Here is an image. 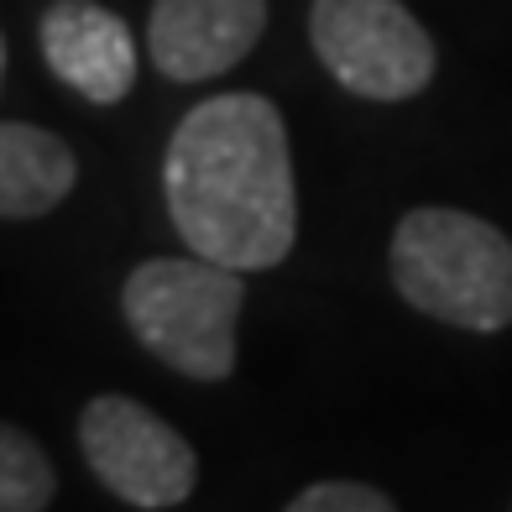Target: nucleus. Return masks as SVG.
<instances>
[{
  "label": "nucleus",
  "instance_id": "nucleus-1",
  "mask_svg": "<svg viewBox=\"0 0 512 512\" xmlns=\"http://www.w3.org/2000/svg\"><path fill=\"white\" fill-rule=\"evenodd\" d=\"M162 194L189 251L236 272L277 267L298 236L283 110L246 89L199 100L162 157Z\"/></svg>",
  "mask_w": 512,
  "mask_h": 512
},
{
  "label": "nucleus",
  "instance_id": "nucleus-2",
  "mask_svg": "<svg viewBox=\"0 0 512 512\" xmlns=\"http://www.w3.org/2000/svg\"><path fill=\"white\" fill-rule=\"evenodd\" d=\"M392 288L403 304L471 335L512 324V241L492 220L450 204H418L392 230Z\"/></svg>",
  "mask_w": 512,
  "mask_h": 512
},
{
  "label": "nucleus",
  "instance_id": "nucleus-3",
  "mask_svg": "<svg viewBox=\"0 0 512 512\" xmlns=\"http://www.w3.org/2000/svg\"><path fill=\"white\" fill-rule=\"evenodd\" d=\"M246 283L209 256H152L131 267L121 314L147 351L194 382H225L236 371V324Z\"/></svg>",
  "mask_w": 512,
  "mask_h": 512
},
{
  "label": "nucleus",
  "instance_id": "nucleus-4",
  "mask_svg": "<svg viewBox=\"0 0 512 512\" xmlns=\"http://www.w3.org/2000/svg\"><path fill=\"white\" fill-rule=\"evenodd\" d=\"M309 42L330 79L361 100L398 105L434 84V37L403 0H314Z\"/></svg>",
  "mask_w": 512,
  "mask_h": 512
},
{
  "label": "nucleus",
  "instance_id": "nucleus-5",
  "mask_svg": "<svg viewBox=\"0 0 512 512\" xmlns=\"http://www.w3.org/2000/svg\"><path fill=\"white\" fill-rule=\"evenodd\" d=\"M79 450L110 497L142 512L178 507L199 486V455L168 418L126 392H100L79 413Z\"/></svg>",
  "mask_w": 512,
  "mask_h": 512
},
{
  "label": "nucleus",
  "instance_id": "nucleus-6",
  "mask_svg": "<svg viewBox=\"0 0 512 512\" xmlns=\"http://www.w3.org/2000/svg\"><path fill=\"white\" fill-rule=\"evenodd\" d=\"M267 27V0H152L147 53L173 84H204L236 68Z\"/></svg>",
  "mask_w": 512,
  "mask_h": 512
},
{
  "label": "nucleus",
  "instance_id": "nucleus-7",
  "mask_svg": "<svg viewBox=\"0 0 512 512\" xmlns=\"http://www.w3.org/2000/svg\"><path fill=\"white\" fill-rule=\"evenodd\" d=\"M42 58L89 105H121L136 84V37L100 0H53L42 11Z\"/></svg>",
  "mask_w": 512,
  "mask_h": 512
},
{
  "label": "nucleus",
  "instance_id": "nucleus-8",
  "mask_svg": "<svg viewBox=\"0 0 512 512\" xmlns=\"http://www.w3.org/2000/svg\"><path fill=\"white\" fill-rule=\"evenodd\" d=\"M79 183V157L63 136L0 121V220H37L58 209Z\"/></svg>",
  "mask_w": 512,
  "mask_h": 512
},
{
  "label": "nucleus",
  "instance_id": "nucleus-9",
  "mask_svg": "<svg viewBox=\"0 0 512 512\" xmlns=\"http://www.w3.org/2000/svg\"><path fill=\"white\" fill-rule=\"evenodd\" d=\"M58 492L53 460L27 429L0 418V512H42Z\"/></svg>",
  "mask_w": 512,
  "mask_h": 512
},
{
  "label": "nucleus",
  "instance_id": "nucleus-10",
  "mask_svg": "<svg viewBox=\"0 0 512 512\" xmlns=\"http://www.w3.org/2000/svg\"><path fill=\"white\" fill-rule=\"evenodd\" d=\"M283 512H398V502L366 481H314Z\"/></svg>",
  "mask_w": 512,
  "mask_h": 512
},
{
  "label": "nucleus",
  "instance_id": "nucleus-11",
  "mask_svg": "<svg viewBox=\"0 0 512 512\" xmlns=\"http://www.w3.org/2000/svg\"><path fill=\"white\" fill-rule=\"evenodd\" d=\"M0 74H6V37H0Z\"/></svg>",
  "mask_w": 512,
  "mask_h": 512
}]
</instances>
